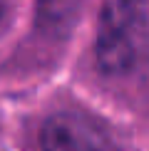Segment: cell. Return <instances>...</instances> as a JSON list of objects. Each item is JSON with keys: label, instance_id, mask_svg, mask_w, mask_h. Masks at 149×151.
I'll return each instance as SVG.
<instances>
[{"label": "cell", "instance_id": "6da1fadb", "mask_svg": "<svg viewBox=\"0 0 149 151\" xmlns=\"http://www.w3.org/2000/svg\"><path fill=\"white\" fill-rule=\"evenodd\" d=\"M144 17L139 0H107L99 15L97 60L109 74L132 70L142 52Z\"/></svg>", "mask_w": 149, "mask_h": 151}, {"label": "cell", "instance_id": "7a4b0ae2", "mask_svg": "<svg viewBox=\"0 0 149 151\" xmlns=\"http://www.w3.org/2000/svg\"><path fill=\"white\" fill-rule=\"evenodd\" d=\"M42 151H117L109 129L77 109L57 111L40 129Z\"/></svg>", "mask_w": 149, "mask_h": 151}, {"label": "cell", "instance_id": "3957f363", "mask_svg": "<svg viewBox=\"0 0 149 151\" xmlns=\"http://www.w3.org/2000/svg\"><path fill=\"white\" fill-rule=\"evenodd\" d=\"M0 12H3V0H0Z\"/></svg>", "mask_w": 149, "mask_h": 151}]
</instances>
